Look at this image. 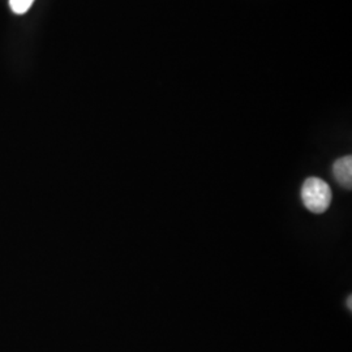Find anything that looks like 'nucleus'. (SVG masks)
Returning <instances> with one entry per match:
<instances>
[{"label": "nucleus", "instance_id": "1", "mask_svg": "<svg viewBox=\"0 0 352 352\" xmlns=\"http://www.w3.org/2000/svg\"><path fill=\"white\" fill-rule=\"evenodd\" d=\"M300 197L304 208L311 213H325L333 200V192L325 180L311 176L302 183Z\"/></svg>", "mask_w": 352, "mask_h": 352}, {"label": "nucleus", "instance_id": "2", "mask_svg": "<svg viewBox=\"0 0 352 352\" xmlns=\"http://www.w3.org/2000/svg\"><path fill=\"white\" fill-rule=\"evenodd\" d=\"M333 175L342 187L351 189L352 158L351 155H344L337 160L333 164Z\"/></svg>", "mask_w": 352, "mask_h": 352}, {"label": "nucleus", "instance_id": "3", "mask_svg": "<svg viewBox=\"0 0 352 352\" xmlns=\"http://www.w3.org/2000/svg\"><path fill=\"white\" fill-rule=\"evenodd\" d=\"M34 0H10V7L16 14H24L30 10Z\"/></svg>", "mask_w": 352, "mask_h": 352}, {"label": "nucleus", "instance_id": "4", "mask_svg": "<svg viewBox=\"0 0 352 352\" xmlns=\"http://www.w3.org/2000/svg\"><path fill=\"white\" fill-rule=\"evenodd\" d=\"M347 307H349V309L351 311V296H349V300H347Z\"/></svg>", "mask_w": 352, "mask_h": 352}]
</instances>
